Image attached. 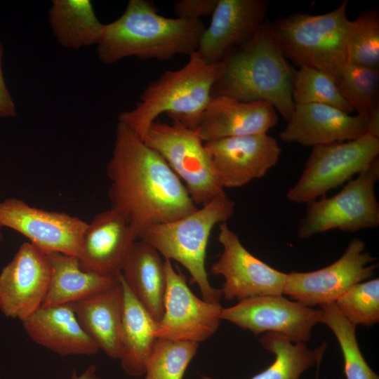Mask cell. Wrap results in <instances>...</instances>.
<instances>
[{"instance_id":"cell-38","label":"cell","mask_w":379,"mask_h":379,"mask_svg":"<svg viewBox=\"0 0 379 379\" xmlns=\"http://www.w3.org/2000/svg\"><path fill=\"white\" fill-rule=\"evenodd\" d=\"M4 240L3 227L0 224V243Z\"/></svg>"},{"instance_id":"cell-8","label":"cell","mask_w":379,"mask_h":379,"mask_svg":"<svg viewBox=\"0 0 379 379\" xmlns=\"http://www.w3.org/2000/svg\"><path fill=\"white\" fill-rule=\"evenodd\" d=\"M379 154V138L368 133L352 140L313 147L302 173L291 187L289 201L306 204L367 168Z\"/></svg>"},{"instance_id":"cell-1","label":"cell","mask_w":379,"mask_h":379,"mask_svg":"<svg viewBox=\"0 0 379 379\" xmlns=\"http://www.w3.org/2000/svg\"><path fill=\"white\" fill-rule=\"evenodd\" d=\"M107 175L110 208L125 218L138 239L145 228L174 221L198 208L164 159L119 122Z\"/></svg>"},{"instance_id":"cell-21","label":"cell","mask_w":379,"mask_h":379,"mask_svg":"<svg viewBox=\"0 0 379 379\" xmlns=\"http://www.w3.org/2000/svg\"><path fill=\"white\" fill-rule=\"evenodd\" d=\"M34 343L62 356H92L99 347L78 321L71 303L41 306L22 322Z\"/></svg>"},{"instance_id":"cell-17","label":"cell","mask_w":379,"mask_h":379,"mask_svg":"<svg viewBox=\"0 0 379 379\" xmlns=\"http://www.w3.org/2000/svg\"><path fill=\"white\" fill-rule=\"evenodd\" d=\"M268 7L266 0H218L196 52L208 63L222 61L254 36L266 22Z\"/></svg>"},{"instance_id":"cell-15","label":"cell","mask_w":379,"mask_h":379,"mask_svg":"<svg viewBox=\"0 0 379 379\" xmlns=\"http://www.w3.org/2000/svg\"><path fill=\"white\" fill-rule=\"evenodd\" d=\"M51 275L47 253L29 241L22 243L0 272V311L22 322L40 308Z\"/></svg>"},{"instance_id":"cell-5","label":"cell","mask_w":379,"mask_h":379,"mask_svg":"<svg viewBox=\"0 0 379 379\" xmlns=\"http://www.w3.org/2000/svg\"><path fill=\"white\" fill-rule=\"evenodd\" d=\"M234 208V202L227 196L218 198L183 218L145 228L138 239L152 246L165 259L180 263L204 300L220 302L221 289L211 285L206 270V249L214 226L227 222Z\"/></svg>"},{"instance_id":"cell-2","label":"cell","mask_w":379,"mask_h":379,"mask_svg":"<svg viewBox=\"0 0 379 379\" xmlns=\"http://www.w3.org/2000/svg\"><path fill=\"white\" fill-rule=\"evenodd\" d=\"M206 28L201 20L166 18L152 1L130 0L123 14L104 24L97 46L98 60L105 65L135 56L141 60H171L197 51Z\"/></svg>"},{"instance_id":"cell-32","label":"cell","mask_w":379,"mask_h":379,"mask_svg":"<svg viewBox=\"0 0 379 379\" xmlns=\"http://www.w3.org/2000/svg\"><path fill=\"white\" fill-rule=\"evenodd\" d=\"M337 84L358 114L368 117L379 107V69L347 63Z\"/></svg>"},{"instance_id":"cell-28","label":"cell","mask_w":379,"mask_h":379,"mask_svg":"<svg viewBox=\"0 0 379 379\" xmlns=\"http://www.w3.org/2000/svg\"><path fill=\"white\" fill-rule=\"evenodd\" d=\"M321 322L334 333L342 351L346 379H379L362 355L356 336V326L347 319L334 303L320 305Z\"/></svg>"},{"instance_id":"cell-12","label":"cell","mask_w":379,"mask_h":379,"mask_svg":"<svg viewBox=\"0 0 379 379\" xmlns=\"http://www.w3.org/2000/svg\"><path fill=\"white\" fill-rule=\"evenodd\" d=\"M321 308L305 306L282 295H271L244 299L222 307L220 319L256 336L274 332L293 343H306L314 326L321 322Z\"/></svg>"},{"instance_id":"cell-4","label":"cell","mask_w":379,"mask_h":379,"mask_svg":"<svg viewBox=\"0 0 379 379\" xmlns=\"http://www.w3.org/2000/svg\"><path fill=\"white\" fill-rule=\"evenodd\" d=\"M223 70L222 61L208 63L194 52L182 67L166 70L150 82L135 107L119 114L118 122L142 140L149 126L163 113L194 130Z\"/></svg>"},{"instance_id":"cell-30","label":"cell","mask_w":379,"mask_h":379,"mask_svg":"<svg viewBox=\"0 0 379 379\" xmlns=\"http://www.w3.org/2000/svg\"><path fill=\"white\" fill-rule=\"evenodd\" d=\"M199 344L157 338L146 364L144 379H183Z\"/></svg>"},{"instance_id":"cell-36","label":"cell","mask_w":379,"mask_h":379,"mask_svg":"<svg viewBox=\"0 0 379 379\" xmlns=\"http://www.w3.org/2000/svg\"><path fill=\"white\" fill-rule=\"evenodd\" d=\"M367 118L368 133L379 138V107L373 109Z\"/></svg>"},{"instance_id":"cell-10","label":"cell","mask_w":379,"mask_h":379,"mask_svg":"<svg viewBox=\"0 0 379 379\" xmlns=\"http://www.w3.org/2000/svg\"><path fill=\"white\" fill-rule=\"evenodd\" d=\"M375 258L365 251V243L354 238L336 261L308 272L287 274L283 294L312 307L334 303L353 285L370 279L374 274Z\"/></svg>"},{"instance_id":"cell-6","label":"cell","mask_w":379,"mask_h":379,"mask_svg":"<svg viewBox=\"0 0 379 379\" xmlns=\"http://www.w3.org/2000/svg\"><path fill=\"white\" fill-rule=\"evenodd\" d=\"M348 1L332 11L310 15L295 13L269 22L286 58L300 67L318 69L338 82L347 63L345 36Z\"/></svg>"},{"instance_id":"cell-22","label":"cell","mask_w":379,"mask_h":379,"mask_svg":"<svg viewBox=\"0 0 379 379\" xmlns=\"http://www.w3.org/2000/svg\"><path fill=\"white\" fill-rule=\"evenodd\" d=\"M71 304L81 326L100 350L118 359L124 311L119 279L113 286Z\"/></svg>"},{"instance_id":"cell-33","label":"cell","mask_w":379,"mask_h":379,"mask_svg":"<svg viewBox=\"0 0 379 379\" xmlns=\"http://www.w3.org/2000/svg\"><path fill=\"white\" fill-rule=\"evenodd\" d=\"M334 305L356 326H373L379 321L378 278L353 285L335 300Z\"/></svg>"},{"instance_id":"cell-27","label":"cell","mask_w":379,"mask_h":379,"mask_svg":"<svg viewBox=\"0 0 379 379\" xmlns=\"http://www.w3.org/2000/svg\"><path fill=\"white\" fill-rule=\"evenodd\" d=\"M262 348L274 355L273 363L251 379H299L307 369H319L327 349V343L311 350L306 343H293L284 335L267 332L259 338ZM202 379H213L202 375Z\"/></svg>"},{"instance_id":"cell-34","label":"cell","mask_w":379,"mask_h":379,"mask_svg":"<svg viewBox=\"0 0 379 379\" xmlns=\"http://www.w3.org/2000/svg\"><path fill=\"white\" fill-rule=\"evenodd\" d=\"M218 0H181L173 5L176 18L197 20L213 14Z\"/></svg>"},{"instance_id":"cell-37","label":"cell","mask_w":379,"mask_h":379,"mask_svg":"<svg viewBox=\"0 0 379 379\" xmlns=\"http://www.w3.org/2000/svg\"><path fill=\"white\" fill-rule=\"evenodd\" d=\"M96 370V366L94 365L88 366L80 375H78L77 371L74 370L70 379H99Z\"/></svg>"},{"instance_id":"cell-18","label":"cell","mask_w":379,"mask_h":379,"mask_svg":"<svg viewBox=\"0 0 379 379\" xmlns=\"http://www.w3.org/2000/svg\"><path fill=\"white\" fill-rule=\"evenodd\" d=\"M368 133V118L350 115L333 106L294 103V109L279 138L286 142L318 146L357 139Z\"/></svg>"},{"instance_id":"cell-31","label":"cell","mask_w":379,"mask_h":379,"mask_svg":"<svg viewBox=\"0 0 379 379\" xmlns=\"http://www.w3.org/2000/svg\"><path fill=\"white\" fill-rule=\"evenodd\" d=\"M292 96L294 103L324 104L347 114L354 111L331 77L310 67H300L295 71Z\"/></svg>"},{"instance_id":"cell-24","label":"cell","mask_w":379,"mask_h":379,"mask_svg":"<svg viewBox=\"0 0 379 379\" xmlns=\"http://www.w3.org/2000/svg\"><path fill=\"white\" fill-rule=\"evenodd\" d=\"M124 291V311L119 360L131 377L144 375L148 358L157 340L158 322L131 293L121 272L118 275Z\"/></svg>"},{"instance_id":"cell-11","label":"cell","mask_w":379,"mask_h":379,"mask_svg":"<svg viewBox=\"0 0 379 379\" xmlns=\"http://www.w3.org/2000/svg\"><path fill=\"white\" fill-rule=\"evenodd\" d=\"M166 291L164 313L157 324V338L200 343L211 338L220 326V302L199 298L191 291L186 277L165 259Z\"/></svg>"},{"instance_id":"cell-13","label":"cell","mask_w":379,"mask_h":379,"mask_svg":"<svg viewBox=\"0 0 379 379\" xmlns=\"http://www.w3.org/2000/svg\"><path fill=\"white\" fill-rule=\"evenodd\" d=\"M218 241L222 251L210 271L224 277L220 289L226 300L239 301L258 296L283 295L287 274L252 255L227 222L219 225Z\"/></svg>"},{"instance_id":"cell-20","label":"cell","mask_w":379,"mask_h":379,"mask_svg":"<svg viewBox=\"0 0 379 379\" xmlns=\"http://www.w3.org/2000/svg\"><path fill=\"white\" fill-rule=\"evenodd\" d=\"M277 121L276 109L268 102H243L219 95L211 98L194 131L206 142L229 137L267 133Z\"/></svg>"},{"instance_id":"cell-14","label":"cell","mask_w":379,"mask_h":379,"mask_svg":"<svg viewBox=\"0 0 379 379\" xmlns=\"http://www.w3.org/2000/svg\"><path fill=\"white\" fill-rule=\"evenodd\" d=\"M86 222L64 212L32 206L11 197L0 201V224L25 237L45 252L78 258Z\"/></svg>"},{"instance_id":"cell-25","label":"cell","mask_w":379,"mask_h":379,"mask_svg":"<svg viewBox=\"0 0 379 379\" xmlns=\"http://www.w3.org/2000/svg\"><path fill=\"white\" fill-rule=\"evenodd\" d=\"M51 275L41 306L72 303L107 289L118 283L117 277L83 270L77 256L61 253H47Z\"/></svg>"},{"instance_id":"cell-23","label":"cell","mask_w":379,"mask_h":379,"mask_svg":"<svg viewBox=\"0 0 379 379\" xmlns=\"http://www.w3.org/2000/svg\"><path fill=\"white\" fill-rule=\"evenodd\" d=\"M126 286L157 322L164 313L166 291L164 262L159 253L138 239L133 244L121 271Z\"/></svg>"},{"instance_id":"cell-16","label":"cell","mask_w":379,"mask_h":379,"mask_svg":"<svg viewBox=\"0 0 379 379\" xmlns=\"http://www.w3.org/2000/svg\"><path fill=\"white\" fill-rule=\"evenodd\" d=\"M204 144L223 189L242 187L263 177L277 164L281 152L277 140L267 133L229 137Z\"/></svg>"},{"instance_id":"cell-3","label":"cell","mask_w":379,"mask_h":379,"mask_svg":"<svg viewBox=\"0 0 379 379\" xmlns=\"http://www.w3.org/2000/svg\"><path fill=\"white\" fill-rule=\"evenodd\" d=\"M224 70L211 98L226 95L243 102L266 101L286 121L294 109L295 71L288 62L265 22L254 36L222 60Z\"/></svg>"},{"instance_id":"cell-19","label":"cell","mask_w":379,"mask_h":379,"mask_svg":"<svg viewBox=\"0 0 379 379\" xmlns=\"http://www.w3.org/2000/svg\"><path fill=\"white\" fill-rule=\"evenodd\" d=\"M125 218L110 208L98 213L87 223L78 256L86 272L117 277L135 241Z\"/></svg>"},{"instance_id":"cell-26","label":"cell","mask_w":379,"mask_h":379,"mask_svg":"<svg viewBox=\"0 0 379 379\" xmlns=\"http://www.w3.org/2000/svg\"><path fill=\"white\" fill-rule=\"evenodd\" d=\"M48 19L58 42L68 49L97 45L104 25L89 0H53Z\"/></svg>"},{"instance_id":"cell-29","label":"cell","mask_w":379,"mask_h":379,"mask_svg":"<svg viewBox=\"0 0 379 379\" xmlns=\"http://www.w3.org/2000/svg\"><path fill=\"white\" fill-rule=\"evenodd\" d=\"M345 48L347 63L379 69V12L362 11L349 20Z\"/></svg>"},{"instance_id":"cell-9","label":"cell","mask_w":379,"mask_h":379,"mask_svg":"<svg viewBox=\"0 0 379 379\" xmlns=\"http://www.w3.org/2000/svg\"><path fill=\"white\" fill-rule=\"evenodd\" d=\"M379 179L378 157L338 194L308 203L298 235L305 239L333 229L356 232L379 225L375 186Z\"/></svg>"},{"instance_id":"cell-35","label":"cell","mask_w":379,"mask_h":379,"mask_svg":"<svg viewBox=\"0 0 379 379\" xmlns=\"http://www.w3.org/2000/svg\"><path fill=\"white\" fill-rule=\"evenodd\" d=\"M3 55L4 47L0 41V118H13L17 116V109L5 82L2 69Z\"/></svg>"},{"instance_id":"cell-7","label":"cell","mask_w":379,"mask_h":379,"mask_svg":"<svg viewBox=\"0 0 379 379\" xmlns=\"http://www.w3.org/2000/svg\"><path fill=\"white\" fill-rule=\"evenodd\" d=\"M143 140L184 181L197 206H204L226 196L204 142L194 130L176 120H173L171 124L154 121L149 126Z\"/></svg>"}]
</instances>
